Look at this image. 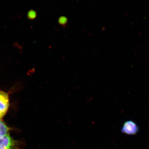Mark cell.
I'll return each instance as SVG.
<instances>
[{"instance_id":"obj_1","label":"cell","mask_w":149,"mask_h":149,"mask_svg":"<svg viewBox=\"0 0 149 149\" xmlns=\"http://www.w3.org/2000/svg\"><path fill=\"white\" fill-rule=\"evenodd\" d=\"M12 129L0 120V149H22V143L11 135Z\"/></svg>"},{"instance_id":"obj_3","label":"cell","mask_w":149,"mask_h":149,"mask_svg":"<svg viewBox=\"0 0 149 149\" xmlns=\"http://www.w3.org/2000/svg\"><path fill=\"white\" fill-rule=\"evenodd\" d=\"M139 130V127L137 123L132 120L125 121L120 129L121 133L130 136L136 135Z\"/></svg>"},{"instance_id":"obj_2","label":"cell","mask_w":149,"mask_h":149,"mask_svg":"<svg viewBox=\"0 0 149 149\" xmlns=\"http://www.w3.org/2000/svg\"><path fill=\"white\" fill-rule=\"evenodd\" d=\"M9 96L8 93L0 91V120H3L9 109Z\"/></svg>"},{"instance_id":"obj_4","label":"cell","mask_w":149,"mask_h":149,"mask_svg":"<svg viewBox=\"0 0 149 149\" xmlns=\"http://www.w3.org/2000/svg\"><path fill=\"white\" fill-rule=\"evenodd\" d=\"M28 16L30 19L35 18L36 16V12L34 10L29 11L28 13Z\"/></svg>"}]
</instances>
